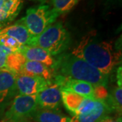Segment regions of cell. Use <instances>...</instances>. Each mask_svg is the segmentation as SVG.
<instances>
[{
	"label": "cell",
	"instance_id": "6da1fadb",
	"mask_svg": "<svg viewBox=\"0 0 122 122\" xmlns=\"http://www.w3.org/2000/svg\"><path fill=\"white\" fill-rule=\"evenodd\" d=\"M71 54L107 75L121 63V53L115 52L111 44L96 39L94 32L83 37Z\"/></svg>",
	"mask_w": 122,
	"mask_h": 122
},
{
	"label": "cell",
	"instance_id": "7a4b0ae2",
	"mask_svg": "<svg viewBox=\"0 0 122 122\" xmlns=\"http://www.w3.org/2000/svg\"><path fill=\"white\" fill-rule=\"evenodd\" d=\"M52 70L54 75L83 81L95 87H105L108 83V75L102 73L100 71L71 53L61 54L55 59Z\"/></svg>",
	"mask_w": 122,
	"mask_h": 122
},
{
	"label": "cell",
	"instance_id": "3957f363",
	"mask_svg": "<svg viewBox=\"0 0 122 122\" xmlns=\"http://www.w3.org/2000/svg\"><path fill=\"white\" fill-rule=\"evenodd\" d=\"M70 41L69 31L58 22L50 25L40 35L33 37L27 46L42 48L53 56L65 52L69 47Z\"/></svg>",
	"mask_w": 122,
	"mask_h": 122
},
{
	"label": "cell",
	"instance_id": "277c9868",
	"mask_svg": "<svg viewBox=\"0 0 122 122\" xmlns=\"http://www.w3.org/2000/svg\"><path fill=\"white\" fill-rule=\"evenodd\" d=\"M58 14L49 5L41 4L26 10V15L20 20L26 26L30 35L36 37L56 22Z\"/></svg>",
	"mask_w": 122,
	"mask_h": 122
},
{
	"label": "cell",
	"instance_id": "5b68a950",
	"mask_svg": "<svg viewBox=\"0 0 122 122\" xmlns=\"http://www.w3.org/2000/svg\"><path fill=\"white\" fill-rule=\"evenodd\" d=\"M39 109L36 96L18 95L7 111L2 122H27Z\"/></svg>",
	"mask_w": 122,
	"mask_h": 122
},
{
	"label": "cell",
	"instance_id": "8992f818",
	"mask_svg": "<svg viewBox=\"0 0 122 122\" xmlns=\"http://www.w3.org/2000/svg\"><path fill=\"white\" fill-rule=\"evenodd\" d=\"M15 75L16 88L18 95L33 96L36 95L52 83L45 79L28 75L16 74Z\"/></svg>",
	"mask_w": 122,
	"mask_h": 122
},
{
	"label": "cell",
	"instance_id": "52a82bcc",
	"mask_svg": "<svg viewBox=\"0 0 122 122\" xmlns=\"http://www.w3.org/2000/svg\"><path fill=\"white\" fill-rule=\"evenodd\" d=\"M54 83L58 85L61 90L73 92L86 98H96L95 86L91 83L66 77L59 75H54Z\"/></svg>",
	"mask_w": 122,
	"mask_h": 122
},
{
	"label": "cell",
	"instance_id": "ba28073f",
	"mask_svg": "<svg viewBox=\"0 0 122 122\" xmlns=\"http://www.w3.org/2000/svg\"><path fill=\"white\" fill-rule=\"evenodd\" d=\"M35 96L39 109L57 110L62 100L61 88L54 83L49 85Z\"/></svg>",
	"mask_w": 122,
	"mask_h": 122
},
{
	"label": "cell",
	"instance_id": "9c48e42d",
	"mask_svg": "<svg viewBox=\"0 0 122 122\" xmlns=\"http://www.w3.org/2000/svg\"><path fill=\"white\" fill-rule=\"evenodd\" d=\"M17 52L20 53L26 60L40 62L51 69L54 65L55 59L45 50L35 46H22Z\"/></svg>",
	"mask_w": 122,
	"mask_h": 122
},
{
	"label": "cell",
	"instance_id": "30bf717a",
	"mask_svg": "<svg viewBox=\"0 0 122 122\" xmlns=\"http://www.w3.org/2000/svg\"><path fill=\"white\" fill-rule=\"evenodd\" d=\"M23 0H0V25L5 27L19 14Z\"/></svg>",
	"mask_w": 122,
	"mask_h": 122
},
{
	"label": "cell",
	"instance_id": "8fae6325",
	"mask_svg": "<svg viewBox=\"0 0 122 122\" xmlns=\"http://www.w3.org/2000/svg\"><path fill=\"white\" fill-rule=\"evenodd\" d=\"M105 100H100L96 107L86 113L74 115L71 122H98L111 112Z\"/></svg>",
	"mask_w": 122,
	"mask_h": 122
},
{
	"label": "cell",
	"instance_id": "7c38bea8",
	"mask_svg": "<svg viewBox=\"0 0 122 122\" xmlns=\"http://www.w3.org/2000/svg\"><path fill=\"white\" fill-rule=\"evenodd\" d=\"M18 74L37 76L48 81H52L54 77L52 70L50 68L40 62L27 61L26 59L23 62Z\"/></svg>",
	"mask_w": 122,
	"mask_h": 122
},
{
	"label": "cell",
	"instance_id": "4fadbf2b",
	"mask_svg": "<svg viewBox=\"0 0 122 122\" xmlns=\"http://www.w3.org/2000/svg\"><path fill=\"white\" fill-rule=\"evenodd\" d=\"M0 33L9 36L17 41L21 46H27L29 44L32 36L22 22L18 20L14 24L0 29Z\"/></svg>",
	"mask_w": 122,
	"mask_h": 122
},
{
	"label": "cell",
	"instance_id": "5bb4252c",
	"mask_svg": "<svg viewBox=\"0 0 122 122\" xmlns=\"http://www.w3.org/2000/svg\"><path fill=\"white\" fill-rule=\"evenodd\" d=\"M61 98L66 109L74 115H77L90 98L83 97L69 90H61Z\"/></svg>",
	"mask_w": 122,
	"mask_h": 122
},
{
	"label": "cell",
	"instance_id": "9a60e30c",
	"mask_svg": "<svg viewBox=\"0 0 122 122\" xmlns=\"http://www.w3.org/2000/svg\"><path fill=\"white\" fill-rule=\"evenodd\" d=\"M15 89L14 74L5 69H0V102L7 98Z\"/></svg>",
	"mask_w": 122,
	"mask_h": 122
},
{
	"label": "cell",
	"instance_id": "2e32d148",
	"mask_svg": "<svg viewBox=\"0 0 122 122\" xmlns=\"http://www.w3.org/2000/svg\"><path fill=\"white\" fill-rule=\"evenodd\" d=\"M33 119L36 122H71V117L57 110L38 109Z\"/></svg>",
	"mask_w": 122,
	"mask_h": 122
},
{
	"label": "cell",
	"instance_id": "e0dca14e",
	"mask_svg": "<svg viewBox=\"0 0 122 122\" xmlns=\"http://www.w3.org/2000/svg\"><path fill=\"white\" fill-rule=\"evenodd\" d=\"M122 87H115L112 90L110 95H108L105 100L107 105H109L111 111H115L117 112L119 116H122Z\"/></svg>",
	"mask_w": 122,
	"mask_h": 122
},
{
	"label": "cell",
	"instance_id": "ac0fdd59",
	"mask_svg": "<svg viewBox=\"0 0 122 122\" xmlns=\"http://www.w3.org/2000/svg\"><path fill=\"white\" fill-rule=\"evenodd\" d=\"M78 2V0H51L52 8L58 15L71 11Z\"/></svg>",
	"mask_w": 122,
	"mask_h": 122
},
{
	"label": "cell",
	"instance_id": "d6986e66",
	"mask_svg": "<svg viewBox=\"0 0 122 122\" xmlns=\"http://www.w3.org/2000/svg\"><path fill=\"white\" fill-rule=\"evenodd\" d=\"M12 52L11 50L0 44V69H5L8 58Z\"/></svg>",
	"mask_w": 122,
	"mask_h": 122
},
{
	"label": "cell",
	"instance_id": "ffe728a7",
	"mask_svg": "<svg viewBox=\"0 0 122 122\" xmlns=\"http://www.w3.org/2000/svg\"><path fill=\"white\" fill-rule=\"evenodd\" d=\"M122 122V116L111 117V116L108 115L102 118L100 122Z\"/></svg>",
	"mask_w": 122,
	"mask_h": 122
},
{
	"label": "cell",
	"instance_id": "44dd1931",
	"mask_svg": "<svg viewBox=\"0 0 122 122\" xmlns=\"http://www.w3.org/2000/svg\"><path fill=\"white\" fill-rule=\"evenodd\" d=\"M122 66H119L118 68L117 72V86L122 87Z\"/></svg>",
	"mask_w": 122,
	"mask_h": 122
},
{
	"label": "cell",
	"instance_id": "7402d4cb",
	"mask_svg": "<svg viewBox=\"0 0 122 122\" xmlns=\"http://www.w3.org/2000/svg\"><path fill=\"white\" fill-rule=\"evenodd\" d=\"M30 1H39V2H41V3H44L46 2L47 0H30Z\"/></svg>",
	"mask_w": 122,
	"mask_h": 122
},
{
	"label": "cell",
	"instance_id": "603a6c76",
	"mask_svg": "<svg viewBox=\"0 0 122 122\" xmlns=\"http://www.w3.org/2000/svg\"><path fill=\"white\" fill-rule=\"evenodd\" d=\"M3 28H4L3 26H1V25H0V29H3Z\"/></svg>",
	"mask_w": 122,
	"mask_h": 122
}]
</instances>
